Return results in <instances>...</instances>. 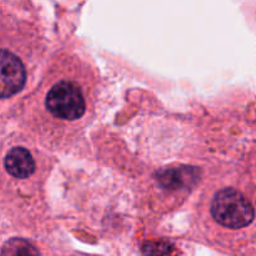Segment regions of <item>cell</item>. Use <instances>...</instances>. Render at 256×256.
<instances>
[{
  "mask_svg": "<svg viewBox=\"0 0 256 256\" xmlns=\"http://www.w3.org/2000/svg\"><path fill=\"white\" fill-rule=\"evenodd\" d=\"M92 96L90 76L80 66L59 65L45 78L30 106L44 132L59 139L72 134L86 122Z\"/></svg>",
  "mask_w": 256,
  "mask_h": 256,
  "instance_id": "cell-1",
  "label": "cell"
},
{
  "mask_svg": "<svg viewBox=\"0 0 256 256\" xmlns=\"http://www.w3.org/2000/svg\"><path fill=\"white\" fill-rule=\"evenodd\" d=\"M210 214L218 225L230 230L244 229L255 220L252 202L234 188H225L215 194L210 204Z\"/></svg>",
  "mask_w": 256,
  "mask_h": 256,
  "instance_id": "cell-2",
  "label": "cell"
},
{
  "mask_svg": "<svg viewBox=\"0 0 256 256\" xmlns=\"http://www.w3.org/2000/svg\"><path fill=\"white\" fill-rule=\"evenodd\" d=\"M28 70L22 58L10 52L8 48L2 50V98L8 99L20 92L26 84Z\"/></svg>",
  "mask_w": 256,
  "mask_h": 256,
  "instance_id": "cell-3",
  "label": "cell"
},
{
  "mask_svg": "<svg viewBox=\"0 0 256 256\" xmlns=\"http://www.w3.org/2000/svg\"><path fill=\"white\" fill-rule=\"evenodd\" d=\"M36 168L34 155L26 148H12L6 152L4 158L5 172L14 179L25 180L34 176Z\"/></svg>",
  "mask_w": 256,
  "mask_h": 256,
  "instance_id": "cell-4",
  "label": "cell"
}]
</instances>
